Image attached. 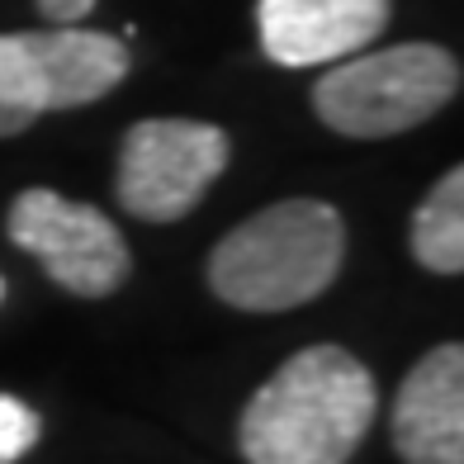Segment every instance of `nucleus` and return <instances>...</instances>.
<instances>
[{
  "instance_id": "nucleus-6",
  "label": "nucleus",
  "mask_w": 464,
  "mask_h": 464,
  "mask_svg": "<svg viewBox=\"0 0 464 464\" xmlns=\"http://www.w3.org/2000/svg\"><path fill=\"white\" fill-rule=\"evenodd\" d=\"M5 232L19 251L44 261L57 289L76 299H110L133 276V251L114 218L57 189H19L5 214Z\"/></svg>"
},
{
  "instance_id": "nucleus-7",
  "label": "nucleus",
  "mask_w": 464,
  "mask_h": 464,
  "mask_svg": "<svg viewBox=\"0 0 464 464\" xmlns=\"http://www.w3.org/2000/svg\"><path fill=\"white\" fill-rule=\"evenodd\" d=\"M393 0H256L261 48L276 67H332L389 29Z\"/></svg>"
},
{
  "instance_id": "nucleus-4",
  "label": "nucleus",
  "mask_w": 464,
  "mask_h": 464,
  "mask_svg": "<svg viewBox=\"0 0 464 464\" xmlns=\"http://www.w3.org/2000/svg\"><path fill=\"white\" fill-rule=\"evenodd\" d=\"M232 142L218 123L199 119H142L119 142L114 195L123 214L142 223H180L195 214V204L208 195L227 171Z\"/></svg>"
},
{
  "instance_id": "nucleus-12",
  "label": "nucleus",
  "mask_w": 464,
  "mask_h": 464,
  "mask_svg": "<svg viewBox=\"0 0 464 464\" xmlns=\"http://www.w3.org/2000/svg\"><path fill=\"white\" fill-rule=\"evenodd\" d=\"M29 123H34V119H29L24 110H10V104L0 100V138H14V133H24Z\"/></svg>"
},
{
  "instance_id": "nucleus-1",
  "label": "nucleus",
  "mask_w": 464,
  "mask_h": 464,
  "mask_svg": "<svg viewBox=\"0 0 464 464\" xmlns=\"http://www.w3.org/2000/svg\"><path fill=\"white\" fill-rule=\"evenodd\" d=\"M374 412V374L351 351L304 346L246 398L237 450L246 464H351Z\"/></svg>"
},
{
  "instance_id": "nucleus-8",
  "label": "nucleus",
  "mask_w": 464,
  "mask_h": 464,
  "mask_svg": "<svg viewBox=\"0 0 464 464\" xmlns=\"http://www.w3.org/2000/svg\"><path fill=\"white\" fill-rule=\"evenodd\" d=\"M393 455L403 464H464V346H431L393 398Z\"/></svg>"
},
{
  "instance_id": "nucleus-11",
  "label": "nucleus",
  "mask_w": 464,
  "mask_h": 464,
  "mask_svg": "<svg viewBox=\"0 0 464 464\" xmlns=\"http://www.w3.org/2000/svg\"><path fill=\"white\" fill-rule=\"evenodd\" d=\"M91 10H95V0H38V14L48 24H81Z\"/></svg>"
},
{
  "instance_id": "nucleus-13",
  "label": "nucleus",
  "mask_w": 464,
  "mask_h": 464,
  "mask_svg": "<svg viewBox=\"0 0 464 464\" xmlns=\"http://www.w3.org/2000/svg\"><path fill=\"white\" fill-rule=\"evenodd\" d=\"M0 299H5V280H0Z\"/></svg>"
},
{
  "instance_id": "nucleus-10",
  "label": "nucleus",
  "mask_w": 464,
  "mask_h": 464,
  "mask_svg": "<svg viewBox=\"0 0 464 464\" xmlns=\"http://www.w3.org/2000/svg\"><path fill=\"white\" fill-rule=\"evenodd\" d=\"M38 436H44V421H38V412L29 403H19V398L0 393V464H14L24 459Z\"/></svg>"
},
{
  "instance_id": "nucleus-5",
  "label": "nucleus",
  "mask_w": 464,
  "mask_h": 464,
  "mask_svg": "<svg viewBox=\"0 0 464 464\" xmlns=\"http://www.w3.org/2000/svg\"><path fill=\"white\" fill-rule=\"evenodd\" d=\"M129 67L133 57L123 38L81 24L0 34V100L29 119L104 100L129 76Z\"/></svg>"
},
{
  "instance_id": "nucleus-3",
  "label": "nucleus",
  "mask_w": 464,
  "mask_h": 464,
  "mask_svg": "<svg viewBox=\"0 0 464 464\" xmlns=\"http://www.w3.org/2000/svg\"><path fill=\"white\" fill-rule=\"evenodd\" d=\"M459 95V57L440 44H398L346 57L313 86V110L342 138H398Z\"/></svg>"
},
{
  "instance_id": "nucleus-2",
  "label": "nucleus",
  "mask_w": 464,
  "mask_h": 464,
  "mask_svg": "<svg viewBox=\"0 0 464 464\" xmlns=\"http://www.w3.org/2000/svg\"><path fill=\"white\" fill-rule=\"evenodd\" d=\"M346 261V223L327 199H280L208 251L214 299L242 313H289L323 299Z\"/></svg>"
},
{
  "instance_id": "nucleus-9",
  "label": "nucleus",
  "mask_w": 464,
  "mask_h": 464,
  "mask_svg": "<svg viewBox=\"0 0 464 464\" xmlns=\"http://www.w3.org/2000/svg\"><path fill=\"white\" fill-rule=\"evenodd\" d=\"M412 261L431 276H459L464 270V171L450 166L440 176L427 199L412 214V232H408Z\"/></svg>"
}]
</instances>
